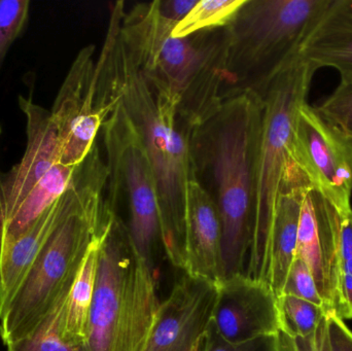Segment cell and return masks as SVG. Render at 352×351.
Masks as SVG:
<instances>
[{
	"label": "cell",
	"mask_w": 352,
	"mask_h": 351,
	"mask_svg": "<svg viewBox=\"0 0 352 351\" xmlns=\"http://www.w3.org/2000/svg\"><path fill=\"white\" fill-rule=\"evenodd\" d=\"M124 2L116 3L95 65L96 82L119 99L138 127L156 181L160 241L167 259L184 269L186 188L196 177L194 130L180 117L177 98L132 61L120 35Z\"/></svg>",
	"instance_id": "6da1fadb"
},
{
	"label": "cell",
	"mask_w": 352,
	"mask_h": 351,
	"mask_svg": "<svg viewBox=\"0 0 352 351\" xmlns=\"http://www.w3.org/2000/svg\"><path fill=\"white\" fill-rule=\"evenodd\" d=\"M107 188L109 168L95 144L58 200L53 227L0 317L4 346L32 335L65 302L89 249L117 214Z\"/></svg>",
	"instance_id": "7a4b0ae2"
},
{
	"label": "cell",
	"mask_w": 352,
	"mask_h": 351,
	"mask_svg": "<svg viewBox=\"0 0 352 351\" xmlns=\"http://www.w3.org/2000/svg\"><path fill=\"white\" fill-rule=\"evenodd\" d=\"M261 119L258 93L248 87L234 88L225 94L217 113L192 134V146L204 148L217 185L223 280L245 274L248 266Z\"/></svg>",
	"instance_id": "3957f363"
},
{
	"label": "cell",
	"mask_w": 352,
	"mask_h": 351,
	"mask_svg": "<svg viewBox=\"0 0 352 351\" xmlns=\"http://www.w3.org/2000/svg\"><path fill=\"white\" fill-rule=\"evenodd\" d=\"M175 25L156 12L130 21L121 33L126 51L146 78L173 93L180 117L197 130L219 111L229 82L225 27L184 38Z\"/></svg>",
	"instance_id": "277c9868"
},
{
	"label": "cell",
	"mask_w": 352,
	"mask_h": 351,
	"mask_svg": "<svg viewBox=\"0 0 352 351\" xmlns=\"http://www.w3.org/2000/svg\"><path fill=\"white\" fill-rule=\"evenodd\" d=\"M160 304L152 264L116 214L101 242L87 351L146 350Z\"/></svg>",
	"instance_id": "5b68a950"
},
{
	"label": "cell",
	"mask_w": 352,
	"mask_h": 351,
	"mask_svg": "<svg viewBox=\"0 0 352 351\" xmlns=\"http://www.w3.org/2000/svg\"><path fill=\"white\" fill-rule=\"evenodd\" d=\"M316 71L298 55L272 78L248 87L262 100V119L254 160L252 245L245 274L267 284L277 201L292 159L296 119L300 107L307 102Z\"/></svg>",
	"instance_id": "8992f818"
},
{
	"label": "cell",
	"mask_w": 352,
	"mask_h": 351,
	"mask_svg": "<svg viewBox=\"0 0 352 351\" xmlns=\"http://www.w3.org/2000/svg\"><path fill=\"white\" fill-rule=\"evenodd\" d=\"M329 0H246L225 27L229 82H265L299 55Z\"/></svg>",
	"instance_id": "52a82bcc"
},
{
	"label": "cell",
	"mask_w": 352,
	"mask_h": 351,
	"mask_svg": "<svg viewBox=\"0 0 352 351\" xmlns=\"http://www.w3.org/2000/svg\"><path fill=\"white\" fill-rule=\"evenodd\" d=\"M96 104L104 111L101 130L109 157L107 197L116 210L121 192L127 194L130 239L138 253L152 264L160 240L156 181L144 140L117 97L97 84Z\"/></svg>",
	"instance_id": "ba28073f"
},
{
	"label": "cell",
	"mask_w": 352,
	"mask_h": 351,
	"mask_svg": "<svg viewBox=\"0 0 352 351\" xmlns=\"http://www.w3.org/2000/svg\"><path fill=\"white\" fill-rule=\"evenodd\" d=\"M292 160L341 214L352 210V135L305 102L297 113Z\"/></svg>",
	"instance_id": "9c48e42d"
},
{
	"label": "cell",
	"mask_w": 352,
	"mask_h": 351,
	"mask_svg": "<svg viewBox=\"0 0 352 351\" xmlns=\"http://www.w3.org/2000/svg\"><path fill=\"white\" fill-rule=\"evenodd\" d=\"M94 52V45L80 49L50 111L61 140L60 164L65 166L84 162L104 120L96 107Z\"/></svg>",
	"instance_id": "30bf717a"
},
{
	"label": "cell",
	"mask_w": 352,
	"mask_h": 351,
	"mask_svg": "<svg viewBox=\"0 0 352 351\" xmlns=\"http://www.w3.org/2000/svg\"><path fill=\"white\" fill-rule=\"evenodd\" d=\"M310 187L304 198L296 257L305 262L316 280L327 313H338L341 284V228L343 218Z\"/></svg>",
	"instance_id": "8fae6325"
},
{
	"label": "cell",
	"mask_w": 352,
	"mask_h": 351,
	"mask_svg": "<svg viewBox=\"0 0 352 351\" xmlns=\"http://www.w3.org/2000/svg\"><path fill=\"white\" fill-rule=\"evenodd\" d=\"M213 321L231 342L277 335L283 330L279 300L266 282L236 274L219 282Z\"/></svg>",
	"instance_id": "7c38bea8"
},
{
	"label": "cell",
	"mask_w": 352,
	"mask_h": 351,
	"mask_svg": "<svg viewBox=\"0 0 352 351\" xmlns=\"http://www.w3.org/2000/svg\"><path fill=\"white\" fill-rule=\"evenodd\" d=\"M219 284L184 273L159 307L144 351H192L210 324Z\"/></svg>",
	"instance_id": "4fadbf2b"
},
{
	"label": "cell",
	"mask_w": 352,
	"mask_h": 351,
	"mask_svg": "<svg viewBox=\"0 0 352 351\" xmlns=\"http://www.w3.org/2000/svg\"><path fill=\"white\" fill-rule=\"evenodd\" d=\"M26 117L27 146L22 160L0 179V227L6 224L30 192L60 163L61 140L51 111L19 96Z\"/></svg>",
	"instance_id": "5bb4252c"
},
{
	"label": "cell",
	"mask_w": 352,
	"mask_h": 351,
	"mask_svg": "<svg viewBox=\"0 0 352 351\" xmlns=\"http://www.w3.org/2000/svg\"><path fill=\"white\" fill-rule=\"evenodd\" d=\"M221 226L217 202L192 177L186 188L184 273L219 284L221 276Z\"/></svg>",
	"instance_id": "9a60e30c"
},
{
	"label": "cell",
	"mask_w": 352,
	"mask_h": 351,
	"mask_svg": "<svg viewBox=\"0 0 352 351\" xmlns=\"http://www.w3.org/2000/svg\"><path fill=\"white\" fill-rule=\"evenodd\" d=\"M311 187L299 166L289 161L281 183L271 245L269 286L281 298L297 253L298 230L302 205Z\"/></svg>",
	"instance_id": "2e32d148"
},
{
	"label": "cell",
	"mask_w": 352,
	"mask_h": 351,
	"mask_svg": "<svg viewBox=\"0 0 352 351\" xmlns=\"http://www.w3.org/2000/svg\"><path fill=\"white\" fill-rule=\"evenodd\" d=\"M299 56L318 70L333 68L340 80L352 78V0H329Z\"/></svg>",
	"instance_id": "e0dca14e"
},
{
	"label": "cell",
	"mask_w": 352,
	"mask_h": 351,
	"mask_svg": "<svg viewBox=\"0 0 352 351\" xmlns=\"http://www.w3.org/2000/svg\"><path fill=\"white\" fill-rule=\"evenodd\" d=\"M107 228L95 239L89 249L58 317V329L61 337L67 343L86 350L91 309L96 286L99 253Z\"/></svg>",
	"instance_id": "ac0fdd59"
},
{
	"label": "cell",
	"mask_w": 352,
	"mask_h": 351,
	"mask_svg": "<svg viewBox=\"0 0 352 351\" xmlns=\"http://www.w3.org/2000/svg\"><path fill=\"white\" fill-rule=\"evenodd\" d=\"M57 202L22 236L0 247V317L34 263L55 220Z\"/></svg>",
	"instance_id": "d6986e66"
},
{
	"label": "cell",
	"mask_w": 352,
	"mask_h": 351,
	"mask_svg": "<svg viewBox=\"0 0 352 351\" xmlns=\"http://www.w3.org/2000/svg\"><path fill=\"white\" fill-rule=\"evenodd\" d=\"M76 168L78 167L65 166L58 163L47 172L10 220L0 227V247L24 235L59 200L67 189Z\"/></svg>",
	"instance_id": "ffe728a7"
},
{
	"label": "cell",
	"mask_w": 352,
	"mask_h": 351,
	"mask_svg": "<svg viewBox=\"0 0 352 351\" xmlns=\"http://www.w3.org/2000/svg\"><path fill=\"white\" fill-rule=\"evenodd\" d=\"M246 0H201L176 25L171 36L184 38L205 30L227 26Z\"/></svg>",
	"instance_id": "44dd1931"
},
{
	"label": "cell",
	"mask_w": 352,
	"mask_h": 351,
	"mask_svg": "<svg viewBox=\"0 0 352 351\" xmlns=\"http://www.w3.org/2000/svg\"><path fill=\"white\" fill-rule=\"evenodd\" d=\"M279 307L283 319L281 331L293 337L311 335L327 315L322 306L293 295H283L279 300Z\"/></svg>",
	"instance_id": "7402d4cb"
},
{
	"label": "cell",
	"mask_w": 352,
	"mask_h": 351,
	"mask_svg": "<svg viewBox=\"0 0 352 351\" xmlns=\"http://www.w3.org/2000/svg\"><path fill=\"white\" fill-rule=\"evenodd\" d=\"M60 308L32 335L6 346V351H87L86 348H78L67 343L60 335L58 329Z\"/></svg>",
	"instance_id": "603a6c76"
},
{
	"label": "cell",
	"mask_w": 352,
	"mask_h": 351,
	"mask_svg": "<svg viewBox=\"0 0 352 351\" xmlns=\"http://www.w3.org/2000/svg\"><path fill=\"white\" fill-rule=\"evenodd\" d=\"M192 351H280L279 333L246 342L229 341L217 331L213 319L199 338Z\"/></svg>",
	"instance_id": "cb8c5ba5"
},
{
	"label": "cell",
	"mask_w": 352,
	"mask_h": 351,
	"mask_svg": "<svg viewBox=\"0 0 352 351\" xmlns=\"http://www.w3.org/2000/svg\"><path fill=\"white\" fill-rule=\"evenodd\" d=\"M29 0H0V67L28 21Z\"/></svg>",
	"instance_id": "d4e9b609"
},
{
	"label": "cell",
	"mask_w": 352,
	"mask_h": 351,
	"mask_svg": "<svg viewBox=\"0 0 352 351\" xmlns=\"http://www.w3.org/2000/svg\"><path fill=\"white\" fill-rule=\"evenodd\" d=\"M340 258V304L337 315L346 321L352 319V210L343 218Z\"/></svg>",
	"instance_id": "484cf974"
},
{
	"label": "cell",
	"mask_w": 352,
	"mask_h": 351,
	"mask_svg": "<svg viewBox=\"0 0 352 351\" xmlns=\"http://www.w3.org/2000/svg\"><path fill=\"white\" fill-rule=\"evenodd\" d=\"M316 109L327 120L352 135V78L340 80L332 94Z\"/></svg>",
	"instance_id": "4316f807"
},
{
	"label": "cell",
	"mask_w": 352,
	"mask_h": 351,
	"mask_svg": "<svg viewBox=\"0 0 352 351\" xmlns=\"http://www.w3.org/2000/svg\"><path fill=\"white\" fill-rule=\"evenodd\" d=\"M287 294L293 295L298 298L322 306L324 309V303L318 294L316 280L312 276L311 271L306 265L305 262L297 257L292 266L287 284H285V294L283 295Z\"/></svg>",
	"instance_id": "83f0119b"
},
{
	"label": "cell",
	"mask_w": 352,
	"mask_h": 351,
	"mask_svg": "<svg viewBox=\"0 0 352 351\" xmlns=\"http://www.w3.org/2000/svg\"><path fill=\"white\" fill-rule=\"evenodd\" d=\"M279 346L280 351H331L328 313L308 337H293L285 332H279Z\"/></svg>",
	"instance_id": "f1b7e54d"
},
{
	"label": "cell",
	"mask_w": 352,
	"mask_h": 351,
	"mask_svg": "<svg viewBox=\"0 0 352 351\" xmlns=\"http://www.w3.org/2000/svg\"><path fill=\"white\" fill-rule=\"evenodd\" d=\"M331 351H352V331L336 313H328Z\"/></svg>",
	"instance_id": "f546056e"
},
{
	"label": "cell",
	"mask_w": 352,
	"mask_h": 351,
	"mask_svg": "<svg viewBox=\"0 0 352 351\" xmlns=\"http://www.w3.org/2000/svg\"><path fill=\"white\" fill-rule=\"evenodd\" d=\"M0 134H1V129H0Z\"/></svg>",
	"instance_id": "4dcf8cb0"
}]
</instances>
